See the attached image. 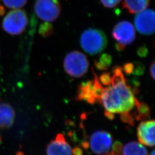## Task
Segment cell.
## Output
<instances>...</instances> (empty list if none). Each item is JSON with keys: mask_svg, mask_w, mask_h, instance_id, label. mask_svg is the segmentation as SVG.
I'll use <instances>...</instances> for the list:
<instances>
[{"mask_svg": "<svg viewBox=\"0 0 155 155\" xmlns=\"http://www.w3.org/2000/svg\"><path fill=\"white\" fill-rule=\"evenodd\" d=\"M110 85L104 87L101 104L105 113L113 114L130 112L135 107L137 89L128 85L121 67L116 66L112 69Z\"/></svg>", "mask_w": 155, "mask_h": 155, "instance_id": "obj_1", "label": "cell"}, {"mask_svg": "<svg viewBox=\"0 0 155 155\" xmlns=\"http://www.w3.org/2000/svg\"><path fill=\"white\" fill-rule=\"evenodd\" d=\"M105 33L98 29L88 28L84 31L80 38L81 47L86 52L94 55L102 52L107 45Z\"/></svg>", "mask_w": 155, "mask_h": 155, "instance_id": "obj_2", "label": "cell"}, {"mask_svg": "<svg viewBox=\"0 0 155 155\" xmlns=\"http://www.w3.org/2000/svg\"><path fill=\"white\" fill-rule=\"evenodd\" d=\"M65 72L75 78L82 77L89 70L88 58L82 52L74 51L67 54L63 62Z\"/></svg>", "mask_w": 155, "mask_h": 155, "instance_id": "obj_3", "label": "cell"}, {"mask_svg": "<svg viewBox=\"0 0 155 155\" xmlns=\"http://www.w3.org/2000/svg\"><path fill=\"white\" fill-rule=\"evenodd\" d=\"M93 74V80L82 82L79 86L76 101H85L91 105L101 104L104 87L101 84L98 78L94 71Z\"/></svg>", "mask_w": 155, "mask_h": 155, "instance_id": "obj_4", "label": "cell"}, {"mask_svg": "<svg viewBox=\"0 0 155 155\" xmlns=\"http://www.w3.org/2000/svg\"><path fill=\"white\" fill-rule=\"evenodd\" d=\"M27 13L22 9H15L9 12L4 17L2 27L6 33L12 35L22 33L28 24Z\"/></svg>", "mask_w": 155, "mask_h": 155, "instance_id": "obj_5", "label": "cell"}, {"mask_svg": "<svg viewBox=\"0 0 155 155\" xmlns=\"http://www.w3.org/2000/svg\"><path fill=\"white\" fill-rule=\"evenodd\" d=\"M113 144V137L105 130H97L92 133L88 142H83L84 149L90 148L96 155H103L109 152Z\"/></svg>", "mask_w": 155, "mask_h": 155, "instance_id": "obj_6", "label": "cell"}, {"mask_svg": "<svg viewBox=\"0 0 155 155\" xmlns=\"http://www.w3.org/2000/svg\"><path fill=\"white\" fill-rule=\"evenodd\" d=\"M34 9L39 18L46 22H52L61 15V4L59 0H36Z\"/></svg>", "mask_w": 155, "mask_h": 155, "instance_id": "obj_7", "label": "cell"}, {"mask_svg": "<svg viewBox=\"0 0 155 155\" xmlns=\"http://www.w3.org/2000/svg\"><path fill=\"white\" fill-rule=\"evenodd\" d=\"M112 37L118 43L127 45L132 44L136 39V31L133 24L128 21L117 22L112 30Z\"/></svg>", "mask_w": 155, "mask_h": 155, "instance_id": "obj_8", "label": "cell"}, {"mask_svg": "<svg viewBox=\"0 0 155 155\" xmlns=\"http://www.w3.org/2000/svg\"><path fill=\"white\" fill-rule=\"evenodd\" d=\"M155 12L147 9L137 14L134 20V25L139 33L150 36L155 32Z\"/></svg>", "mask_w": 155, "mask_h": 155, "instance_id": "obj_9", "label": "cell"}, {"mask_svg": "<svg viewBox=\"0 0 155 155\" xmlns=\"http://www.w3.org/2000/svg\"><path fill=\"white\" fill-rule=\"evenodd\" d=\"M155 120H147L140 124L137 127V137L140 144L148 147L155 145Z\"/></svg>", "mask_w": 155, "mask_h": 155, "instance_id": "obj_10", "label": "cell"}, {"mask_svg": "<svg viewBox=\"0 0 155 155\" xmlns=\"http://www.w3.org/2000/svg\"><path fill=\"white\" fill-rule=\"evenodd\" d=\"M46 155H72V149L63 134L58 133L47 145Z\"/></svg>", "mask_w": 155, "mask_h": 155, "instance_id": "obj_11", "label": "cell"}, {"mask_svg": "<svg viewBox=\"0 0 155 155\" xmlns=\"http://www.w3.org/2000/svg\"><path fill=\"white\" fill-rule=\"evenodd\" d=\"M15 110L10 104L0 103V129L11 127L15 122Z\"/></svg>", "mask_w": 155, "mask_h": 155, "instance_id": "obj_12", "label": "cell"}, {"mask_svg": "<svg viewBox=\"0 0 155 155\" xmlns=\"http://www.w3.org/2000/svg\"><path fill=\"white\" fill-rule=\"evenodd\" d=\"M150 4V0H124L122 8L130 14H134L145 10Z\"/></svg>", "mask_w": 155, "mask_h": 155, "instance_id": "obj_13", "label": "cell"}, {"mask_svg": "<svg viewBox=\"0 0 155 155\" xmlns=\"http://www.w3.org/2000/svg\"><path fill=\"white\" fill-rule=\"evenodd\" d=\"M122 155H148V153L143 144L131 141L122 147Z\"/></svg>", "mask_w": 155, "mask_h": 155, "instance_id": "obj_14", "label": "cell"}, {"mask_svg": "<svg viewBox=\"0 0 155 155\" xmlns=\"http://www.w3.org/2000/svg\"><path fill=\"white\" fill-rule=\"evenodd\" d=\"M135 107L136 111L133 113L135 120L137 121L144 120L149 117L150 114V109L147 104L137 100Z\"/></svg>", "mask_w": 155, "mask_h": 155, "instance_id": "obj_15", "label": "cell"}, {"mask_svg": "<svg viewBox=\"0 0 155 155\" xmlns=\"http://www.w3.org/2000/svg\"><path fill=\"white\" fill-rule=\"evenodd\" d=\"M112 61L111 56L105 53L100 55L98 59L94 60V65L97 70L100 71H106L107 70L110 66Z\"/></svg>", "mask_w": 155, "mask_h": 155, "instance_id": "obj_16", "label": "cell"}, {"mask_svg": "<svg viewBox=\"0 0 155 155\" xmlns=\"http://www.w3.org/2000/svg\"><path fill=\"white\" fill-rule=\"evenodd\" d=\"M54 32L53 25L48 22H44L40 24L39 29V33L43 38H48L51 36Z\"/></svg>", "mask_w": 155, "mask_h": 155, "instance_id": "obj_17", "label": "cell"}, {"mask_svg": "<svg viewBox=\"0 0 155 155\" xmlns=\"http://www.w3.org/2000/svg\"><path fill=\"white\" fill-rule=\"evenodd\" d=\"M27 1L28 0H2V2L7 8L12 9H17L25 5Z\"/></svg>", "mask_w": 155, "mask_h": 155, "instance_id": "obj_18", "label": "cell"}, {"mask_svg": "<svg viewBox=\"0 0 155 155\" xmlns=\"http://www.w3.org/2000/svg\"><path fill=\"white\" fill-rule=\"evenodd\" d=\"M121 120L122 122L127 124L130 126H133L135 124V118L134 114L130 111L121 114Z\"/></svg>", "mask_w": 155, "mask_h": 155, "instance_id": "obj_19", "label": "cell"}, {"mask_svg": "<svg viewBox=\"0 0 155 155\" xmlns=\"http://www.w3.org/2000/svg\"><path fill=\"white\" fill-rule=\"evenodd\" d=\"M99 81L103 86H108L110 85L111 82V77L110 72H104L100 75Z\"/></svg>", "mask_w": 155, "mask_h": 155, "instance_id": "obj_20", "label": "cell"}, {"mask_svg": "<svg viewBox=\"0 0 155 155\" xmlns=\"http://www.w3.org/2000/svg\"><path fill=\"white\" fill-rule=\"evenodd\" d=\"M122 145L120 142L117 141L113 147V149L111 152H109L102 155H122Z\"/></svg>", "mask_w": 155, "mask_h": 155, "instance_id": "obj_21", "label": "cell"}, {"mask_svg": "<svg viewBox=\"0 0 155 155\" xmlns=\"http://www.w3.org/2000/svg\"><path fill=\"white\" fill-rule=\"evenodd\" d=\"M145 70V67L144 64L139 61L135 62L134 63V68H133L132 74L136 75H141L144 74Z\"/></svg>", "mask_w": 155, "mask_h": 155, "instance_id": "obj_22", "label": "cell"}, {"mask_svg": "<svg viewBox=\"0 0 155 155\" xmlns=\"http://www.w3.org/2000/svg\"><path fill=\"white\" fill-rule=\"evenodd\" d=\"M101 4L107 8H113L118 5L121 0H100Z\"/></svg>", "mask_w": 155, "mask_h": 155, "instance_id": "obj_23", "label": "cell"}, {"mask_svg": "<svg viewBox=\"0 0 155 155\" xmlns=\"http://www.w3.org/2000/svg\"><path fill=\"white\" fill-rule=\"evenodd\" d=\"M133 68H134V63L128 62L124 64L122 67L123 72H125L127 75H130L133 73Z\"/></svg>", "mask_w": 155, "mask_h": 155, "instance_id": "obj_24", "label": "cell"}, {"mask_svg": "<svg viewBox=\"0 0 155 155\" xmlns=\"http://www.w3.org/2000/svg\"><path fill=\"white\" fill-rule=\"evenodd\" d=\"M148 53V50L146 46H141L137 50V55L141 58L146 57Z\"/></svg>", "mask_w": 155, "mask_h": 155, "instance_id": "obj_25", "label": "cell"}, {"mask_svg": "<svg viewBox=\"0 0 155 155\" xmlns=\"http://www.w3.org/2000/svg\"><path fill=\"white\" fill-rule=\"evenodd\" d=\"M155 61H152V63L150 64V74L152 78L153 79H155Z\"/></svg>", "mask_w": 155, "mask_h": 155, "instance_id": "obj_26", "label": "cell"}, {"mask_svg": "<svg viewBox=\"0 0 155 155\" xmlns=\"http://www.w3.org/2000/svg\"><path fill=\"white\" fill-rule=\"evenodd\" d=\"M73 155H83V150L79 147H75L72 150Z\"/></svg>", "mask_w": 155, "mask_h": 155, "instance_id": "obj_27", "label": "cell"}, {"mask_svg": "<svg viewBox=\"0 0 155 155\" xmlns=\"http://www.w3.org/2000/svg\"><path fill=\"white\" fill-rule=\"evenodd\" d=\"M115 47H116V49L118 51H124V50H125V47H126V45L117 43H116V45H115Z\"/></svg>", "mask_w": 155, "mask_h": 155, "instance_id": "obj_28", "label": "cell"}, {"mask_svg": "<svg viewBox=\"0 0 155 155\" xmlns=\"http://www.w3.org/2000/svg\"><path fill=\"white\" fill-rule=\"evenodd\" d=\"M5 13V9L3 6L0 5V16L4 15Z\"/></svg>", "mask_w": 155, "mask_h": 155, "instance_id": "obj_29", "label": "cell"}, {"mask_svg": "<svg viewBox=\"0 0 155 155\" xmlns=\"http://www.w3.org/2000/svg\"><path fill=\"white\" fill-rule=\"evenodd\" d=\"M155 150H153L152 151V152L150 153V155H155Z\"/></svg>", "mask_w": 155, "mask_h": 155, "instance_id": "obj_30", "label": "cell"}, {"mask_svg": "<svg viewBox=\"0 0 155 155\" xmlns=\"http://www.w3.org/2000/svg\"><path fill=\"white\" fill-rule=\"evenodd\" d=\"M17 155H22V152H18L17 153Z\"/></svg>", "mask_w": 155, "mask_h": 155, "instance_id": "obj_31", "label": "cell"}, {"mask_svg": "<svg viewBox=\"0 0 155 155\" xmlns=\"http://www.w3.org/2000/svg\"><path fill=\"white\" fill-rule=\"evenodd\" d=\"M1 141H2V138H1V134H0V143H1Z\"/></svg>", "mask_w": 155, "mask_h": 155, "instance_id": "obj_32", "label": "cell"}]
</instances>
